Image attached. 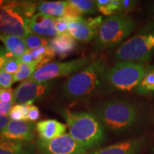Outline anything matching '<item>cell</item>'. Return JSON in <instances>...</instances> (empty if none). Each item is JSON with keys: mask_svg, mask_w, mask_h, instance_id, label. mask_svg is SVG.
<instances>
[{"mask_svg": "<svg viewBox=\"0 0 154 154\" xmlns=\"http://www.w3.org/2000/svg\"><path fill=\"white\" fill-rule=\"evenodd\" d=\"M0 41L5 44L6 50L14 57H21L28 50L24 38L20 36L0 34Z\"/></svg>", "mask_w": 154, "mask_h": 154, "instance_id": "19", "label": "cell"}, {"mask_svg": "<svg viewBox=\"0 0 154 154\" xmlns=\"http://www.w3.org/2000/svg\"><path fill=\"white\" fill-rule=\"evenodd\" d=\"M19 60L22 63H32L34 62V59L29 52V50H27L26 53H24L22 57H19Z\"/></svg>", "mask_w": 154, "mask_h": 154, "instance_id": "35", "label": "cell"}, {"mask_svg": "<svg viewBox=\"0 0 154 154\" xmlns=\"http://www.w3.org/2000/svg\"><path fill=\"white\" fill-rule=\"evenodd\" d=\"M147 71L142 63L119 61L107 70V83L111 88L130 91L137 88Z\"/></svg>", "mask_w": 154, "mask_h": 154, "instance_id": "6", "label": "cell"}, {"mask_svg": "<svg viewBox=\"0 0 154 154\" xmlns=\"http://www.w3.org/2000/svg\"><path fill=\"white\" fill-rule=\"evenodd\" d=\"M0 154H35V148L29 142L17 141L0 136Z\"/></svg>", "mask_w": 154, "mask_h": 154, "instance_id": "18", "label": "cell"}, {"mask_svg": "<svg viewBox=\"0 0 154 154\" xmlns=\"http://www.w3.org/2000/svg\"><path fill=\"white\" fill-rule=\"evenodd\" d=\"M136 91L141 96L154 94V73L151 69L147 71L145 76L136 88Z\"/></svg>", "mask_w": 154, "mask_h": 154, "instance_id": "22", "label": "cell"}, {"mask_svg": "<svg viewBox=\"0 0 154 154\" xmlns=\"http://www.w3.org/2000/svg\"><path fill=\"white\" fill-rule=\"evenodd\" d=\"M142 143L143 140L140 138H131L96 149L89 154H138Z\"/></svg>", "mask_w": 154, "mask_h": 154, "instance_id": "15", "label": "cell"}, {"mask_svg": "<svg viewBox=\"0 0 154 154\" xmlns=\"http://www.w3.org/2000/svg\"><path fill=\"white\" fill-rule=\"evenodd\" d=\"M136 27V21L130 15L117 14L109 17L100 26L94 41V49L101 51L121 44Z\"/></svg>", "mask_w": 154, "mask_h": 154, "instance_id": "5", "label": "cell"}, {"mask_svg": "<svg viewBox=\"0 0 154 154\" xmlns=\"http://www.w3.org/2000/svg\"><path fill=\"white\" fill-rule=\"evenodd\" d=\"M10 121L11 119H9V116H0V132L7 126V124H9Z\"/></svg>", "mask_w": 154, "mask_h": 154, "instance_id": "36", "label": "cell"}, {"mask_svg": "<svg viewBox=\"0 0 154 154\" xmlns=\"http://www.w3.org/2000/svg\"><path fill=\"white\" fill-rule=\"evenodd\" d=\"M152 12H153V16H154V5H153V8H152Z\"/></svg>", "mask_w": 154, "mask_h": 154, "instance_id": "37", "label": "cell"}, {"mask_svg": "<svg viewBox=\"0 0 154 154\" xmlns=\"http://www.w3.org/2000/svg\"><path fill=\"white\" fill-rule=\"evenodd\" d=\"M14 83V75L3 70L0 72V89L10 88Z\"/></svg>", "mask_w": 154, "mask_h": 154, "instance_id": "27", "label": "cell"}, {"mask_svg": "<svg viewBox=\"0 0 154 154\" xmlns=\"http://www.w3.org/2000/svg\"><path fill=\"white\" fill-rule=\"evenodd\" d=\"M31 105L32 104L22 103L12 106L8 114L9 119L13 121H28V113Z\"/></svg>", "mask_w": 154, "mask_h": 154, "instance_id": "24", "label": "cell"}, {"mask_svg": "<svg viewBox=\"0 0 154 154\" xmlns=\"http://www.w3.org/2000/svg\"><path fill=\"white\" fill-rule=\"evenodd\" d=\"M20 1H11V0H0V8L3 7H14L19 5Z\"/></svg>", "mask_w": 154, "mask_h": 154, "instance_id": "34", "label": "cell"}, {"mask_svg": "<svg viewBox=\"0 0 154 154\" xmlns=\"http://www.w3.org/2000/svg\"><path fill=\"white\" fill-rule=\"evenodd\" d=\"M40 116V111L36 106L31 105L29 110L27 120L31 122H35L37 121Z\"/></svg>", "mask_w": 154, "mask_h": 154, "instance_id": "31", "label": "cell"}, {"mask_svg": "<svg viewBox=\"0 0 154 154\" xmlns=\"http://www.w3.org/2000/svg\"><path fill=\"white\" fill-rule=\"evenodd\" d=\"M22 2L17 7L0 8V34L24 37L31 32L21 11Z\"/></svg>", "mask_w": 154, "mask_h": 154, "instance_id": "8", "label": "cell"}, {"mask_svg": "<svg viewBox=\"0 0 154 154\" xmlns=\"http://www.w3.org/2000/svg\"><path fill=\"white\" fill-rule=\"evenodd\" d=\"M58 112L66 121L70 136L86 151L103 143L104 128L94 113L74 112L67 109H59Z\"/></svg>", "mask_w": 154, "mask_h": 154, "instance_id": "2", "label": "cell"}, {"mask_svg": "<svg viewBox=\"0 0 154 154\" xmlns=\"http://www.w3.org/2000/svg\"><path fill=\"white\" fill-rule=\"evenodd\" d=\"M14 91L11 88H5V89H0V101L6 102L14 101Z\"/></svg>", "mask_w": 154, "mask_h": 154, "instance_id": "30", "label": "cell"}, {"mask_svg": "<svg viewBox=\"0 0 154 154\" xmlns=\"http://www.w3.org/2000/svg\"><path fill=\"white\" fill-rule=\"evenodd\" d=\"M107 70L102 60L92 61L67 79L61 89L63 95L71 101H78L111 88L106 80Z\"/></svg>", "mask_w": 154, "mask_h": 154, "instance_id": "1", "label": "cell"}, {"mask_svg": "<svg viewBox=\"0 0 154 154\" xmlns=\"http://www.w3.org/2000/svg\"><path fill=\"white\" fill-rule=\"evenodd\" d=\"M91 63L90 57H82L65 62L46 63L35 71L29 79L37 82H49L57 78L75 74Z\"/></svg>", "mask_w": 154, "mask_h": 154, "instance_id": "7", "label": "cell"}, {"mask_svg": "<svg viewBox=\"0 0 154 154\" xmlns=\"http://www.w3.org/2000/svg\"><path fill=\"white\" fill-rule=\"evenodd\" d=\"M35 125L29 121L11 120L0 132V136L13 140L30 143L35 137Z\"/></svg>", "mask_w": 154, "mask_h": 154, "instance_id": "12", "label": "cell"}, {"mask_svg": "<svg viewBox=\"0 0 154 154\" xmlns=\"http://www.w3.org/2000/svg\"><path fill=\"white\" fill-rule=\"evenodd\" d=\"M49 46L55 55L64 58L76 49V40L74 39L68 32L59 34L49 41Z\"/></svg>", "mask_w": 154, "mask_h": 154, "instance_id": "17", "label": "cell"}, {"mask_svg": "<svg viewBox=\"0 0 154 154\" xmlns=\"http://www.w3.org/2000/svg\"><path fill=\"white\" fill-rule=\"evenodd\" d=\"M36 146L40 154H87V151L69 134L49 140L37 138Z\"/></svg>", "mask_w": 154, "mask_h": 154, "instance_id": "9", "label": "cell"}, {"mask_svg": "<svg viewBox=\"0 0 154 154\" xmlns=\"http://www.w3.org/2000/svg\"><path fill=\"white\" fill-rule=\"evenodd\" d=\"M68 25L65 17H56V27L59 34L66 33L68 32Z\"/></svg>", "mask_w": 154, "mask_h": 154, "instance_id": "29", "label": "cell"}, {"mask_svg": "<svg viewBox=\"0 0 154 154\" xmlns=\"http://www.w3.org/2000/svg\"><path fill=\"white\" fill-rule=\"evenodd\" d=\"M96 3L102 14L111 17L121 14V0H96Z\"/></svg>", "mask_w": 154, "mask_h": 154, "instance_id": "20", "label": "cell"}, {"mask_svg": "<svg viewBox=\"0 0 154 154\" xmlns=\"http://www.w3.org/2000/svg\"><path fill=\"white\" fill-rule=\"evenodd\" d=\"M54 86L52 81L37 82L27 79L21 83L14 91V103L17 104L30 103L32 104L47 96Z\"/></svg>", "mask_w": 154, "mask_h": 154, "instance_id": "10", "label": "cell"}, {"mask_svg": "<svg viewBox=\"0 0 154 154\" xmlns=\"http://www.w3.org/2000/svg\"><path fill=\"white\" fill-rule=\"evenodd\" d=\"M82 14H95L97 11L96 1L91 0H70L69 1Z\"/></svg>", "mask_w": 154, "mask_h": 154, "instance_id": "25", "label": "cell"}, {"mask_svg": "<svg viewBox=\"0 0 154 154\" xmlns=\"http://www.w3.org/2000/svg\"><path fill=\"white\" fill-rule=\"evenodd\" d=\"M103 126L116 133L124 132L133 128L140 119V111L132 102L113 99L106 101L94 109Z\"/></svg>", "mask_w": 154, "mask_h": 154, "instance_id": "3", "label": "cell"}, {"mask_svg": "<svg viewBox=\"0 0 154 154\" xmlns=\"http://www.w3.org/2000/svg\"><path fill=\"white\" fill-rule=\"evenodd\" d=\"M36 130L38 138L49 140L65 134L66 125L55 119H48L38 122L36 125Z\"/></svg>", "mask_w": 154, "mask_h": 154, "instance_id": "16", "label": "cell"}, {"mask_svg": "<svg viewBox=\"0 0 154 154\" xmlns=\"http://www.w3.org/2000/svg\"><path fill=\"white\" fill-rule=\"evenodd\" d=\"M23 38H24L25 44L29 50H33L43 47H47L49 44V41H48L47 38H44V36L37 35L32 32Z\"/></svg>", "mask_w": 154, "mask_h": 154, "instance_id": "23", "label": "cell"}, {"mask_svg": "<svg viewBox=\"0 0 154 154\" xmlns=\"http://www.w3.org/2000/svg\"><path fill=\"white\" fill-rule=\"evenodd\" d=\"M11 55L6 50V49L0 47V72L2 69V67L7 58L11 57Z\"/></svg>", "mask_w": 154, "mask_h": 154, "instance_id": "33", "label": "cell"}, {"mask_svg": "<svg viewBox=\"0 0 154 154\" xmlns=\"http://www.w3.org/2000/svg\"><path fill=\"white\" fill-rule=\"evenodd\" d=\"M151 70H152V71H153V72L154 73V68H153V69H151Z\"/></svg>", "mask_w": 154, "mask_h": 154, "instance_id": "38", "label": "cell"}, {"mask_svg": "<svg viewBox=\"0 0 154 154\" xmlns=\"http://www.w3.org/2000/svg\"><path fill=\"white\" fill-rule=\"evenodd\" d=\"M20 63L21 61L19 60V58L11 56V57L7 58L2 70L14 75L18 71Z\"/></svg>", "mask_w": 154, "mask_h": 154, "instance_id": "26", "label": "cell"}, {"mask_svg": "<svg viewBox=\"0 0 154 154\" xmlns=\"http://www.w3.org/2000/svg\"><path fill=\"white\" fill-rule=\"evenodd\" d=\"M14 101L8 102H3L0 101V116H8L9 111L12 108V106L14 104Z\"/></svg>", "mask_w": 154, "mask_h": 154, "instance_id": "32", "label": "cell"}, {"mask_svg": "<svg viewBox=\"0 0 154 154\" xmlns=\"http://www.w3.org/2000/svg\"><path fill=\"white\" fill-rule=\"evenodd\" d=\"M26 25L30 31L42 36H56L59 34L56 27V17L38 13L26 19Z\"/></svg>", "mask_w": 154, "mask_h": 154, "instance_id": "14", "label": "cell"}, {"mask_svg": "<svg viewBox=\"0 0 154 154\" xmlns=\"http://www.w3.org/2000/svg\"><path fill=\"white\" fill-rule=\"evenodd\" d=\"M38 66V63L37 61H34L32 63L21 62L18 71L14 74V82L29 79L35 72Z\"/></svg>", "mask_w": 154, "mask_h": 154, "instance_id": "21", "label": "cell"}, {"mask_svg": "<svg viewBox=\"0 0 154 154\" xmlns=\"http://www.w3.org/2000/svg\"><path fill=\"white\" fill-rule=\"evenodd\" d=\"M137 2L134 0H121V14H127L134 10Z\"/></svg>", "mask_w": 154, "mask_h": 154, "instance_id": "28", "label": "cell"}, {"mask_svg": "<svg viewBox=\"0 0 154 154\" xmlns=\"http://www.w3.org/2000/svg\"><path fill=\"white\" fill-rule=\"evenodd\" d=\"M154 56V23H148L119 46L115 59L119 61L140 63L150 61Z\"/></svg>", "mask_w": 154, "mask_h": 154, "instance_id": "4", "label": "cell"}, {"mask_svg": "<svg viewBox=\"0 0 154 154\" xmlns=\"http://www.w3.org/2000/svg\"><path fill=\"white\" fill-rule=\"evenodd\" d=\"M36 10L42 14L53 17L80 18L82 15L69 1L40 2L37 3Z\"/></svg>", "mask_w": 154, "mask_h": 154, "instance_id": "13", "label": "cell"}, {"mask_svg": "<svg viewBox=\"0 0 154 154\" xmlns=\"http://www.w3.org/2000/svg\"><path fill=\"white\" fill-rule=\"evenodd\" d=\"M68 21V33L77 41L86 43L95 38L103 22L101 16L87 19L65 17Z\"/></svg>", "mask_w": 154, "mask_h": 154, "instance_id": "11", "label": "cell"}]
</instances>
